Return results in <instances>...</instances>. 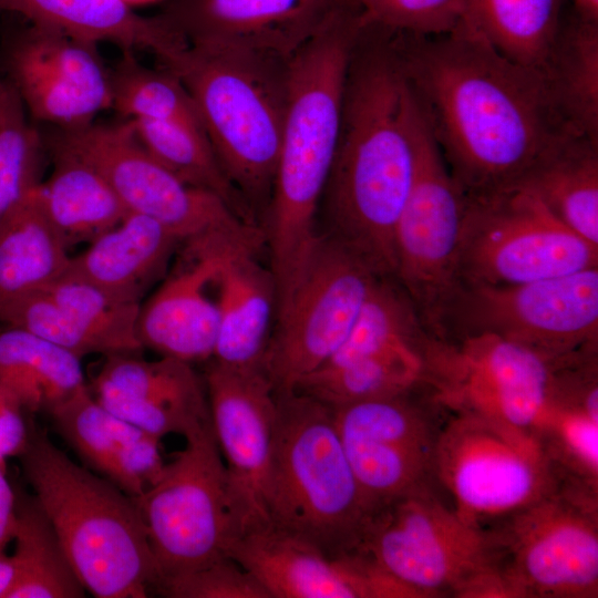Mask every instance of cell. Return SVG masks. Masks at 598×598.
<instances>
[{
  "label": "cell",
  "mask_w": 598,
  "mask_h": 598,
  "mask_svg": "<svg viewBox=\"0 0 598 598\" xmlns=\"http://www.w3.org/2000/svg\"><path fill=\"white\" fill-rule=\"evenodd\" d=\"M11 555L14 581L8 598H81L79 580L51 524L33 497L17 494Z\"/></svg>",
  "instance_id": "e575fe53"
},
{
  "label": "cell",
  "mask_w": 598,
  "mask_h": 598,
  "mask_svg": "<svg viewBox=\"0 0 598 598\" xmlns=\"http://www.w3.org/2000/svg\"><path fill=\"white\" fill-rule=\"evenodd\" d=\"M185 440V447L165 463L157 480L133 498L159 580L226 557L229 545L241 534L212 421Z\"/></svg>",
  "instance_id": "30bf717a"
},
{
  "label": "cell",
  "mask_w": 598,
  "mask_h": 598,
  "mask_svg": "<svg viewBox=\"0 0 598 598\" xmlns=\"http://www.w3.org/2000/svg\"><path fill=\"white\" fill-rule=\"evenodd\" d=\"M355 1L368 21L392 31L419 35L452 30L463 12V0Z\"/></svg>",
  "instance_id": "7bdbcfd3"
},
{
  "label": "cell",
  "mask_w": 598,
  "mask_h": 598,
  "mask_svg": "<svg viewBox=\"0 0 598 598\" xmlns=\"http://www.w3.org/2000/svg\"><path fill=\"white\" fill-rule=\"evenodd\" d=\"M17 517V493L0 467V550L12 542Z\"/></svg>",
  "instance_id": "f6af8a7d"
},
{
  "label": "cell",
  "mask_w": 598,
  "mask_h": 598,
  "mask_svg": "<svg viewBox=\"0 0 598 598\" xmlns=\"http://www.w3.org/2000/svg\"><path fill=\"white\" fill-rule=\"evenodd\" d=\"M44 146L17 92L0 78V220L40 185Z\"/></svg>",
  "instance_id": "f35d334b"
},
{
  "label": "cell",
  "mask_w": 598,
  "mask_h": 598,
  "mask_svg": "<svg viewBox=\"0 0 598 598\" xmlns=\"http://www.w3.org/2000/svg\"><path fill=\"white\" fill-rule=\"evenodd\" d=\"M433 483L465 523L483 532L566 488L533 432L454 409L439 439Z\"/></svg>",
  "instance_id": "52a82bcc"
},
{
  "label": "cell",
  "mask_w": 598,
  "mask_h": 598,
  "mask_svg": "<svg viewBox=\"0 0 598 598\" xmlns=\"http://www.w3.org/2000/svg\"><path fill=\"white\" fill-rule=\"evenodd\" d=\"M420 104L394 32L365 20L349 62L321 230L394 277L395 229L416 165ZM320 231V230H319Z\"/></svg>",
  "instance_id": "7a4b0ae2"
},
{
  "label": "cell",
  "mask_w": 598,
  "mask_h": 598,
  "mask_svg": "<svg viewBox=\"0 0 598 598\" xmlns=\"http://www.w3.org/2000/svg\"><path fill=\"white\" fill-rule=\"evenodd\" d=\"M89 389L111 413L158 439L185 436L210 417L205 382L192 363L169 357L106 355Z\"/></svg>",
  "instance_id": "7402d4cb"
},
{
  "label": "cell",
  "mask_w": 598,
  "mask_h": 598,
  "mask_svg": "<svg viewBox=\"0 0 598 598\" xmlns=\"http://www.w3.org/2000/svg\"><path fill=\"white\" fill-rule=\"evenodd\" d=\"M226 555L251 574L270 598L413 597L363 553L330 556L268 525L239 535Z\"/></svg>",
  "instance_id": "ffe728a7"
},
{
  "label": "cell",
  "mask_w": 598,
  "mask_h": 598,
  "mask_svg": "<svg viewBox=\"0 0 598 598\" xmlns=\"http://www.w3.org/2000/svg\"><path fill=\"white\" fill-rule=\"evenodd\" d=\"M563 16V0H463L461 20L505 58L542 70Z\"/></svg>",
  "instance_id": "836d02e7"
},
{
  "label": "cell",
  "mask_w": 598,
  "mask_h": 598,
  "mask_svg": "<svg viewBox=\"0 0 598 598\" xmlns=\"http://www.w3.org/2000/svg\"><path fill=\"white\" fill-rule=\"evenodd\" d=\"M360 553L413 597H494L486 532L465 523L433 486L374 511Z\"/></svg>",
  "instance_id": "ba28073f"
},
{
  "label": "cell",
  "mask_w": 598,
  "mask_h": 598,
  "mask_svg": "<svg viewBox=\"0 0 598 598\" xmlns=\"http://www.w3.org/2000/svg\"><path fill=\"white\" fill-rule=\"evenodd\" d=\"M52 171L39 193L66 247L89 244L128 213L102 173L80 155L50 144Z\"/></svg>",
  "instance_id": "83f0119b"
},
{
  "label": "cell",
  "mask_w": 598,
  "mask_h": 598,
  "mask_svg": "<svg viewBox=\"0 0 598 598\" xmlns=\"http://www.w3.org/2000/svg\"><path fill=\"white\" fill-rule=\"evenodd\" d=\"M540 71L564 121L598 142V21L564 13Z\"/></svg>",
  "instance_id": "1f68e13d"
},
{
  "label": "cell",
  "mask_w": 598,
  "mask_h": 598,
  "mask_svg": "<svg viewBox=\"0 0 598 598\" xmlns=\"http://www.w3.org/2000/svg\"><path fill=\"white\" fill-rule=\"evenodd\" d=\"M330 408L372 513L406 493L434 487L436 447L451 412L434 388Z\"/></svg>",
  "instance_id": "2e32d148"
},
{
  "label": "cell",
  "mask_w": 598,
  "mask_h": 598,
  "mask_svg": "<svg viewBox=\"0 0 598 598\" xmlns=\"http://www.w3.org/2000/svg\"><path fill=\"white\" fill-rule=\"evenodd\" d=\"M128 122L141 144L169 172L192 186L216 194L244 220L258 226L223 169L202 126L167 121Z\"/></svg>",
  "instance_id": "d590c367"
},
{
  "label": "cell",
  "mask_w": 598,
  "mask_h": 598,
  "mask_svg": "<svg viewBox=\"0 0 598 598\" xmlns=\"http://www.w3.org/2000/svg\"><path fill=\"white\" fill-rule=\"evenodd\" d=\"M155 590L172 598H270L260 582L228 556L163 578Z\"/></svg>",
  "instance_id": "b9f144b4"
},
{
  "label": "cell",
  "mask_w": 598,
  "mask_h": 598,
  "mask_svg": "<svg viewBox=\"0 0 598 598\" xmlns=\"http://www.w3.org/2000/svg\"><path fill=\"white\" fill-rule=\"evenodd\" d=\"M467 195L450 173L420 105L416 165L395 229L394 278L427 332L444 338L461 287L460 241Z\"/></svg>",
  "instance_id": "4fadbf2b"
},
{
  "label": "cell",
  "mask_w": 598,
  "mask_h": 598,
  "mask_svg": "<svg viewBox=\"0 0 598 598\" xmlns=\"http://www.w3.org/2000/svg\"><path fill=\"white\" fill-rule=\"evenodd\" d=\"M44 289L104 344L107 355L143 349L137 333L141 303L121 300L64 274Z\"/></svg>",
  "instance_id": "ab89813d"
},
{
  "label": "cell",
  "mask_w": 598,
  "mask_h": 598,
  "mask_svg": "<svg viewBox=\"0 0 598 598\" xmlns=\"http://www.w3.org/2000/svg\"><path fill=\"white\" fill-rule=\"evenodd\" d=\"M517 187L532 193L563 224L598 246V142L568 132Z\"/></svg>",
  "instance_id": "f1b7e54d"
},
{
  "label": "cell",
  "mask_w": 598,
  "mask_h": 598,
  "mask_svg": "<svg viewBox=\"0 0 598 598\" xmlns=\"http://www.w3.org/2000/svg\"><path fill=\"white\" fill-rule=\"evenodd\" d=\"M379 274L362 256L318 231L277 305L262 363L275 394L292 392L350 333Z\"/></svg>",
  "instance_id": "9c48e42d"
},
{
  "label": "cell",
  "mask_w": 598,
  "mask_h": 598,
  "mask_svg": "<svg viewBox=\"0 0 598 598\" xmlns=\"http://www.w3.org/2000/svg\"><path fill=\"white\" fill-rule=\"evenodd\" d=\"M346 0H168L156 14L187 44L290 59Z\"/></svg>",
  "instance_id": "44dd1931"
},
{
  "label": "cell",
  "mask_w": 598,
  "mask_h": 598,
  "mask_svg": "<svg viewBox=\"0 0 598 598\" xmlns=\"http://www.w3.org/2000/svg\"><path fill=\"white\" fill-rule=\"evenodd\" d=\"M19 398L0 383V454L19 457L25 450L32 426Z\"/></svg>",
  "instance_id": "ee69618b"
},
{
  "label": "cell",
  "mask_w": 598,
  "mask_h": 598,
  "mask_svg": "<svg viewBox=\"0 0 598 598\" xmlns=\"http://www.w3.org/2000/svg\"><path fill=\"white\" fill-rule=\"evenodd\" d=\"M247 241L265 243L262 230L206 234L181 244L175 265L141 303L137 333L143 348L188 363L213 358L218 271L229 250Z\"/></svg>",
  "instance_id": "ac0fdd59"
},
{
  "label": "cell",
  "mask_w": 598,
  "mask_h": 598,
  "mask_svg": "<svg viewBox=\"0 0 598 598\" xmlns=\"http://www.w3.org/2000/svg\"><path fill=\"white\" fill-rule=\"evenodd\" d=\"M53 424L87 468L131 497L141 496L164 465L161 439L101 405L89 385L55 408Z\"/></svg>",
  "instance_id": "603a6c76"
},
{
  "label": "cell",
  "mask_w": 598,
  "mask_h": 598,
  "mask_svg": "<svg viewBox=\"0 0 598 598\" xmlns=\"http://www.w3.org/2000/svg\"><path fill=\"white\" fill-rule=\"evenodd\" d=\"M0 383L30 414H51L86 386L81 358L9 324L0 327Z\"/></svg>",
  "instance_id": "4dcf8cb0"
},
{
  "label": "cell",
  "mask_w": 598,
  "mask_h": 598,
  "mask_svg": "<svg viewBox=\"0 0 598 598\" xmlns=\"http://www.w3.org/2000/svg\"><path fill=\"white\" fill-rule=\"evenodd\" d=\"M0 11L95 44L148 50L162 62L187 44L157 16H141L124 0H0Z\"/></svg>",
  "instance_id": "4316f807"
},
{
  "label": "cell",
  "mask_w": 598,
  "mask_h": 598,
  "mask_svg": "<svg viewBox=\"0 0 598 598\" xmlns=\"http://www.w3.org/2000/svg\"><path fill=\"white\" fill-rule=\"evenodd\" d=\"M433 337L420 347L355 360L338 367H322L305 377L295 392L329 406L401 394L433 386L431 349Z\"/></svg>",
  "instance_id": "d6a6232c"
},
{
  "label": "cell",
  "mask_w": 598,
  "mask_h": 598,
  "mask_svg": "<svg viewBox=\"0 0 598 598\" xmlns=\"http://www.w3.org/2000/svg\"><path fill=\"white\" fill-rule=\"evenodd\" d=\"M204 382L241 534L266 526L264 496L277 413L272 385L262 369H234L213 360Z\"/></svg>",
  "instance_id": "d6986e66"
},
{
  "label": "cell",
  "mask_w": 598,
  "mask_h": 598,
  "mask_svg": "<svg viewBox=\"0 0 598 598\" xmlns=\"http://www.w3.org/2000/svg\"><path fill=\"white\" fill-rule=\"evenodd\" d=\"M364 23L355 0H346L289 59L287 113L262 228L278 301L318 235L317 215L337 150L347 71Z\"/></svg>",
  "instance_id": "3957f363"
},
{
  "label": "cell",
  "mask_w": 598,
  "mask_h": 598,
  "mask_svg": "<svg viewBox=\"0 0 598 598\" xmlns=\"http://www.w3.org/2000/svg\"><path fill=\"white\" fill-rule=\"evenodd\" d=\"M597 501L564 488L487 530L497 596L596 598Z\"/></svg>",
  "instance_id": "8fae6325"
},
{
  "label": "cell",
  "mask_w": 598,
  "mask_h": 598,
  "mask_svg": "<svg viewBox=\"0 0 598 598\" xmlns=\"http://www.w3.org/2000/svg\"><path fill=\"white\" fill-rule=\"evenodd\" d=\"M14 581V565L11 555L0 550V598H8Z\"/></svg>",
  "instance_id": "bcb514c9"
},
{
  "label": "cell",
  "mask_w": 598,
  "mask_h": 598,
  "mask_svg": "<svg viewBox=\"0 0 598 598\" xmlns=\"http://www.w3.org/2000/svg\"><path fill=\"white\" fill-rule=\"evenodd\" d=\"M124 1L127 2L130 6H134V4L150 3L156 0H124Z\"/></svg>",
  "instance_id": "c3c4849f"
},
{
  "label": "cell",
  "mask_w": 598,
  "mask_h": 598,
  "mask_svg": "<svg viewBox=\"0 0 598 598\" xmlns=\"http://www.w3.org/2000/svg\"><path fill=\"white\" fill-rule=\"evenodd\" d=\"M588 352L555 358L489 333L434 338L433 384L450 409L534 433L555 404L566 369Z\"/></svg>",
  "instance_id": "9a60e30c"
},
{
  "label": "cell",
  "mask_w": 598,
  "mask_h": 598,
  "mask_svg": "<svg viewBox=\"0 0 598 598\" xmlns=\"http://www.w3.org/2000/svg\"><path fill=\"white\" fill-rule=\"evenodd\" d=\"M6 80L17 89L81 95L101 112L111 109L110 70L97 44L29 22L4 42Z\"/></svg>",
  "instance_id": "484cf974"
},
{
  "label": "cell",
  "mask_w": 598,
  "mask_h": 598,
  "mask_svg": "<svg viewBox=\"0 0 598 598\" xmlns=\"http://www.w3.org/2000/svg\"><path fill=\"white\" fill-rule=\"evenodd\" d=\"M33 498L86 591L97 598H145L159 571L130 495L75 463L32 426L18 457Z\"/></svg>",
  "instance_id": "277c9868"
},
{
  "label": "cell",
  "mask_w": 598,
  "mask_h": 598,
  "mask_svg": "<svg viewBox=\"0 0 598 598\" xmlns=\"http://www.w3.org/2000/svg\"><path fill=\"white\" fill-rule=\"evenodd\" d=\"M478 333L555 358L598 350V267L514 285H461L442 340Z\"/></svg>",
  "instance_id": "5bb4252c"
},
{
  "label": "cell",
  "mask_w": 598,
  "mask_h": 598,
  "mask_svg": "<svg viewBox=\"0 0 598 598\" xmlns=\"http://www.w3.org/2000/svg\"><path fill=\"white\" fill-rule=\"evenodd\" d=\"M1 12V11H0Z\"/></svg>",
  "instance_id": "f907efd6"
},
{
  "label": "cell",
  "mask_w": 598,
  "mask_h": 598,
  "mask_svg": "<svg viewBox=\"0 0 598 598\" xmlns=\"http://www.w3.org/2000/svg\"><path fill=\"white\" fill-rule=\"evenodd\" d=\"M7 458L0 454V467L6 470Z\"/></svg>",
  "instance_id": "681fc988"
},
{
  "label": "cell",
  "mask_w": 598,
  "mask_h": 598,
  "mask_svg": "<svg viewBox=\"0 0 598 598\" xmlns=\"http://www.w3.org/2000/svg\"><path fill=\"white\" fill-rule=\"evenodd\" d=\"M50 144L89 161L128 212L156 219L182 241L206 234L241 233L257 226L244 220L216 194L192 186L169 172L141 144L126 120L58 128Z\"/></svg>",
  "instance_id": "e0dca14e"
},
{
  "label": "cell",
  "mask_w": 598,
  "mask_h": 598,
  "mask_svg": "<svg viewBox=\"0 0 598 598\" xmlns=\"http://www.w3.org/2000/svg\"><path fill=\"white\" fill-rule=\"evenodd\" d=\"M70 258L38 185L0 220V305L47 288Z\"/></svg>",
  "instance_id": "f546056e"
},
{
  "label": "cell",
  "mask_w": 598,
  "mask_h": 598,
  "mask_svg": "<svg viewBox=\"0 0 598 598\" xmlns=\"http://www.w3.org/2000/svg\"><path fill=\"white\" fill-rule=\"evenodd\" d=\"M182 243L156 219L128 212L82 252L71 256L64 275L121 300L142 303L146 291L166 275Z\"/></svg>",
  "instance_id": "d4e9b609"
},
{
  "label": "cell",
  "mask_w": 598,
  "mask_h": 598,
  "mask_svg": "<svg viewBox=\"0 0 598 598\" xmlns=\"http://www.w3.org/2000/svg\"><path fill=\"white\" fill-rule=\"evenodd\" d=\"M261 246V241L236 245L218 271V330L210 360L228 368L262 369L271 337L277 282L270 266L258 259Z\"/></svg>",
  "instance_id": "cb8c5ba5"
},
{
  "label": "cell",
  "mask_w": 598,
  "mask_h": 598,
  "mask_svg": "<svg viewBox=\"0 0 598 598\" xmlns=\"http://www.w3.org/2000/svg\"><path fill=\"white\" fill-rule=\"evenodd\" d=\"M110 82L111 109L125 120L184 122L204 128L187 89L166 66H146L134 51L122 50L117 64L110 70Z\"/></svg>",
  "instance_id": "8d00e7d4"
},
{
  "label": "cell",
  "mask_w": 598,
  "mask_h": 598,
  "mask_svg": "<svg viewBox=\"0 0 598 598\" xmlns=\"http://www.w3.org/2000/svg\"><path fill=\"white\" fill-rule=\"evenodd\" d=\"M163 63L190 94L229 181L255 219L264 215L265 221L287 113L289 59L186 44Z\"/></svg>",
  "instance_id": "5b68a950"
},
{
  "label": "cell",
  "mask_w": 598,
  "mask_h": 598,
  "mask_svg": "<svg viewBox=\"0 0 598 598\" xmlns=\"http://www.w3.org/2000/svg\"><path fill=\"white\" fill-rule=\"evenodd\" d=\"M568 488L598 495V414L577 404H554L535 430Z\"/></svg>",
  "instance_id": "74e56055"
},
{
  "label": "cell",
  "mask_w": 598,
  "mask_h": 598,
  "mask_svg": "<svg viewBox=\"0 0 598 598\" xmlns=\"http://www.w3.org/2000/svg\"><path fill=\"white\" fill-rule=\"evenodd\" d=\"M0 321L22 328L73 354L107 355L104 344L45 290L0 305Z\"/></svg>",
  "instance_id": "60d3db41"
},
{
  "label": "cell",
  "mask_w": 598,
  "mask_h": 598,
  "mask_svg": "<svg viewBox=\"0 0 598 598\" xmlns=\"http://www.w3.org/2000/svg\"><path fill=\"white\" fill-rule=\"evenodd\" d=\"M393 32L445 164L467 196L517 187L575 131L540 70L505 58L464 21L441 34Z\"/></svg>",
  "instance_id": "6da1fadb"
},
{
  "label": "cell",
  "mask_w": 598,
  "mask_h": 598,
  "mask_svg": "<svg viewBox=\"0 0 598 598\" xmlns=\"http://www.w3.org/2000/svg\"><path fill=\"white\" fill-rule=\"evenodd\" d=\"M264 504L268 526L330 556L359 551L372 512L341 444L332 409L298 392L276 394Z\"/></svg>",
  "instance_id": "8992f818"
},
{
  "label": "cell",
  "mask_w": 598,
  "mask_h": 598,
  "mask_svg": "<svg viewBox=\"0 0 598 598\" xmlns=\"http://www.w3.org/2000/svg\"><path fill=\"white\" fill-rule=\"evenodd\" d=\"M598 267V246L556 218L532 193L467 196L461 285H514Z\"/></svg>",
  "instance_id": "7c38bea8"
},
{
  "label": "cell",
  "mask_w": 598,
  "mask_h": 598,
  "mask_svg": "<svg viewBox=\"0 0 598 598\" xmlns=\"http://www.w3.org/2000/svg\"><path fill=\"white\" fill-rule=\"evenodd\" d=\"M573 9L581 17L598 21V0H571Z\"/></svg>",
  "instance_id": "7dc6e473"
}]
</instances>
